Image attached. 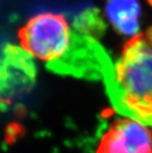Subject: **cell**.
<instances>
[{
	"instance_id": "cell-2",
	"label": "cell",
	"mask_w": 152,
	"mask_h": 153,
	"mask_svg": "<svg viewBox=\"0 0 152 153\" xmlns=\"http://www.w3.org/2000/svg\"><path fill=\"white\" fill-rule=\"evenodd\" d=\"M21 47L50 68L62 58L72 41V28L66 19L56 13L34 16L19 32Z\"/></svg>"
},
{
	"instance_id": "cell-4",
	"label": "cell",
	"mask_w": 152,
	"mask_h": 153,
	"mask_svg": "<svg viewBox=\"0 0 152 153\" xmlns=\"http://www.w3.org/2000/svg\"><path fill=\"white\" fill-rule=\"evenodd\" d=\"M34 57L21 45H7L0 54V103L29 92L36 82Z\"/></svg>"
},
{
	"instance_id": "cell-7",
	"label": "cell",
	"mask_w": 152,
	"mask_h": 153,
	"mask_svg": "<svg viewBox=\"0 0 152 153\" xmlns=\"http://www.w3.org/2000/svg\"><path fill=\"white\" fill-rule=\"evenodd\" d=\"M151 131H152V128H151Z\"/></svg>"
},
{
	"instance_id": "cell-5",
	"label": "cell",
	"mask_w": 152,
	"mask_h": 153,
	"mask_svg": "<svg viewBox=\"0 0 152 153\" xmlns=\"http://www.w3.org/2000/svg\"><path fill=\"white\" fill-rule=\"evenodd\" d=\"M96 153H152V131L132 118H122L102 135Z\"/></svg>"
},
{
	"instance_id": "cell-1",
	"label": "cell",
	"mask_w": 152,
	"mask_h": 153,
	"mask_svg": "<svg viewBox=\"0 0 152 153\" xmlns=\"http://www.w3.org/2000/svg\"><path fill=\"white\" fill-rule=\"evenodd\" d=\"M104 83L118 112L152 126V26L125 42Z\"/></svg>"
},
{
	"instance_id": "cell-3",
	"label": "cell",
	"mask_w": 152,
	"mask_h": 153,
	"mask_svg": "<svg viewBox=\"0 0 152 153\" xmlns=\"http://www.w3.org/2000/svg\"><path fill=\"white\" fill-rule=\"evenodd\" d=\"M113 69L114 64L97 38L76 29L72 30V41L65 55L48 68L59 75L103 81Z\"/></svg>"
},
{
	"instance_id": "cell-6",
	"label": "cell",
	"mask_w": 152,
	"mask_h": 153,
	"mask_svg": "<svg viewBox=\"0 0 152 153\" xmlns=\"http://www.w3.org/2000/svg\"><path fill=\"white\" fill-rule=\"evenodd\" d=\"M105 15L119 35L129 39L140 32V5L137 0H107Z\"/></svg>"
}]
</instances>
